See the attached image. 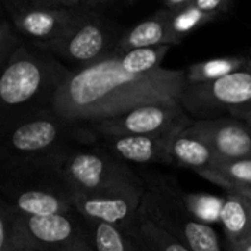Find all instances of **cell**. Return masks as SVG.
Instances as JSON below:
<instances>
[{"instance_id":"cell-19","label":"cell","mask_w":251,"mask_h":251,"mask_svg":"<svg viewBox=\"0 0 251 251\" xmlns=\"http://www.w3.org/2000/svg\"><path fill=\"white\" fill-rule=\"evenodd\" d=\"M171 156L175 166L193 169L196 174L212 166L218 159L215 151L200 138L182 131L174 141Z\"/></svg>"},{"instance_id":"cell-27","label":"cell","mask_w":251,"mask_h":251,"mask_svg":"<svg viewBox=\"0 0 251 251\" xmlns=\"http://www.w3.org/2000/svg\"><path fill=\"white\" fill-rule=\"evenodd\" d=\"M194 6L201 12L215 16L218 21L225 15L231 13L235 7L234 0H194Z\"/></svg>"},{"instance_id":"cell-14","label":"cell","mask_w":251,"mask_h":251,"mask_svg":"<svg viewBox=\"0 0 251 251\" xmlns=\"http://www.w3.org/2000/svg\"><path fill=\"white\" fill-rule=\"evenodd\" d=\"M146 187L140 190L119 191L110 194L74 197L75 210L85 219L107 224L124 232H128L141 206Z\"/></svg>"},{"instance_id":"cell-30","label":"cell","mask_w":251,"mask_h":251,"mask_svg":"<svg viewBox=\"0 0 251 251\" xmlns=\"http://www.w3.org/2000/svg\"><path fill=\"white\" fill-rule=\"evenodd\" d=\"M226 247H228V251H251V240H247L235 246H226Z\"/></svg>"},{"instance_id":"cell-32","label":"cell","mask_w":251,"mask_h":251,"mask_svg":"<svg viewBox=\"0 0 251 251\" xmlns=\"http://www.w3.org/2000/svg\"><path fill=\"white\" fill-rule=\"evenodd\" d=\"M249 56H250V57H251V50H250V53H249Z\"/></svg>"},{"instance_id":"cell-6","label":"cell","mask_w":251,"mask_h":251,"mask_svg":"<svg viewBox=\"0 0 251 251\" xmlns=\"http://www.w3.org/2000/svg\"><path fill=\"white\" fill-rule=\"evenodd\" d=\"M63 175L74 197L110 194L144 188L143 176L107 150L99 141L94 147L75 149L65 162Z\"/></svg>"},{"instance_id":"cell-29","label":"cell","mask_w":251,"mask_h":251,"mask_svg":"<svg viewBox=\"0 0 251 251\" xmlns=\"http://www.w3.org/2000/svg\"><path fill=\"white\" fill-rule=\"evenodd\" d=\"M229 116L243 121L244 124H247L251 128V103L250 104H247V106H243V107H238V109L232 110V112L229 113Z\"/></svg>"},{"instance_id":"cell-24","label":"cell","mask_w":251,"mask_h":251,"mask_svg":"<svg viewBox=\"0 0 251 251\" xmlns=\"http://www.w3.org/2000/svg\"><path fill=\"white\" fill-rule=\"evenodd\" d=\"M184 201L191 215L201 224H221L225 196H212L203 193H184Z\"/></svg>"},{"instance_id":"cell-23","label":"cell","mask_w":251,"mask_h":251,"mask_svg":"<svg viewBox=\"0 0 251 251\" xmlns=\"http://www.w3.org/2000/svg\"><path fill=\"white\" fill-rule=\"evenodd\" d=\"M0 251H31L16 210L4 200H0Z\"/></svg>"},{"instance_id":"cell-7","label":"cell","mask_w":251,"mask_h":251,"mask_svg":"<svg viewBox=\"0 0 251 251\" xmlns=\"http://www.w3.org/2000/svg\"><path fill=\"white\" fill-rule=\"evenodd\" d=\"M125 32L109 15H84L75 19L62 38L38 49L51 53L63 65H71V71H78L113 56Z\"/></svg>"},{"instance_id":"cell-21","label":"cell","mask_w":251,"mask_h":251,"mask_svg":"<svg viewBox=\"0 0 251 251\" xmlns=\"http://www.w3.org/2000/svg\"><path fill=\"white\" fill-rule=\"evenodd\" d=\"M172 47L175 46L134 49L122 53H115L113 59L122 71L134 75H144L160 69L162 62L165 60L166 54L171 51Z\"/></svg>"},{"instance_id":"cell-16","label":"cell","mask_w":251,"mask_h":251,"mask_svg":"<svg viewBox=\"0 0 251 251\" xmlns=\"http://www.w3.org/2000/svg\"><path fill=\"white\" fill-rule=\"evenodd\" d=\"M197 175L222 187L226 193L251 194V157L216 160L212 166L197 172Z\"/></svg>"},{"instance_id":"cell-11","label":"cell","mask_w":251,"mask_h":251,"mask_svg":"<svg viewBox=\"0 0 251 251\" xmlns=\"http://www.w3.org/2000/svg\"><path fill=\"white\" fill-rule=\"evenodd\" d=\"M3 7L19 34L35 47L62 38L78 18L69 10L49 6L44 0L6 1Z\"/></svg>"},{"instance_id":"cell-5","label":"cell","mask_w":251,"mask_h":251,"mask_svg":"<svg viewBox=\"0 0 251 251\" xmlns=\"http://www.w3.org/2000/svg\"><path fill=\"white\" fill-rule=\"evenodd\" d=\"M143 204L153 221L191 251H224L213 226L199 222L184 201L178 184L162 175L143 176Z\"/></svg>"},{"instance_id":"cell-25","label":"cell","mask_w":251,"mask_h":251,"mask_svg":"<svg viewBox=\"0 0 251 251\" xmlns=\"http://www.w3.org/2000/svg\"><path fill=\"white\" fill-rule=\"evenodd\" d=\"M218 19L215 16H210L204 12H201L200 9H197L193 3L191 7H188L187 10L178 13V15H172L171 19V28L172 32L175 35V38L182 43V40L188 35H191L193 32H196L197 29L216 22Z\"/></svg>"},{"instance_id":"cell-13","label":"cell","mask_w":251,"mask_h":251,"mask_svg":"<svg viewBox=\"0 0 251 251\" xmlns=\"http://www.w3.org/2000/svg\"><path fill=\"white\" fill-rule=\"evenodd\" d=\"M185 132L204 141L218 160L251 157V128L240 119L225 116L194 121Z\"/></svg>"},{"instance_id":"cell-12","label":"cell","mask_w":251,"mask_h":251,"mask_svg":"<svg viewBox=\"0 0 251 251\" xmlns=\"http://www.w3.org/2000/svg\"><path fill=\"white\" fill-rule=\"evenodd\" d=\"M187 128V125H181L169 131L149 135L101 137L99 138V144L126 165H174L171 156L172 144Z\"/></svg>"},{"instance_id":"cell-26","label":"cell","mask_w":251,"mask_h":251,"mask_svg":"<svg viewBox=\"0 0 251 251\" xmlns=\"http://www.w3.org/2000/svg\"><path fill=\"white\" fill-rule=\"evenodd\" d=\"M26 43V40L15 28L9 16L3 12L0 21V66L4 68L9 59Z\"/></svg>"},{"instance_id":"cell-3","label":"cell","mask_w":251,"mask_h":251,"mask_svg":"<svg viewBox=\"0 0 251 251\" xmlns=\"http://www.w3.org/2000/svg\"><path fill=\"white\" fill-rule=\"evenodd\" d=\"M97 141L88 125L72 124L54 109L44 110L0 128V168L69 154Z\"/></svg>"},{"instance_id":"cell-17","label":"cell","mask_w":251,"mask_h":251,"mask_svg":"<svg viewBox=\"0 0 251 251\" xmlns=\"http://www.w3.org/2000/svg\"><path fill=\"white\" fill-rule=\"evenodd\" d=\"M221 225L224 226L226 246L251 240V206L247 194L226 193Z\"/></svg>"},{"instance_id":"cell-31","label":"cell","mask_w":251,"mask_h":251,"mask_svg":"<svg viewBox=\"0 0 251 251\" xmlns=\"http://www.w3.org/2000/svg\"><path fill=\"white\" fill-rule=\"evenodd\" d=\"M249 196V199H250V206H251V194H247Z\"/></svg>"},{"instance_id":"cell-18","label":"cell","mask_w":251,"mask_h":251,"mask_svg":"<svg viewBox=\"0 0 251 251\" xmlns=\"http://www.w3.org/2000/svg\"><path fill=\"white\" fill-rule=\"evenodd\" d=\"M128 234H131L146 251H191L153 221L143 201Z\"/></svg>"},{"instance_id":"cell-4","label":"cell","mask_w":251,"mask_h":251,"mask_svg":"<svg viewBox=\"0 0 251 251\" xmlns=\"http://www.w3.org/2000/svg\"><path fill=\"white\" fill-rule=\"evenodd\" d=\"M69 154L0 168L1 200L22 216H50L75 210L74 193L63 175Z\"/></svg>"},{"instance_id":"cell-2","label":"cell","mask_w":251,"mask_h":251,"mask_svg":"<svg viewBox=\"0 0 251 251\" xmlns=\"http://www.w3.org/2000/svg\"><path fill=\"white\" fill-rule=\"evenodd\" d=\"M69 74L71 69L56 56L26 41L1 68L0 128L54 109V100Z\"/></svg>"},{"instance_id":"cell-1","label":"cell","mask_w":251,"mask_h":251,"mask_svg":"<svg viewBox=\"0 0 251 251\" xmlns=\"http://www.w3.org/2000/svg\"><path fill=\"white\" fill-rule=\"evenodd\" d=\"M185 69L160 68L144 75L122 71L113 56L71 71L54 100V112L72 124L90 125L147 103L181 101Z\"/></svg>"},{"instance_id":"cell-28","label":"cell","mask_w":251,"mask_h":251,"mask_svg":"<svg viewBox=\"0 0 251 251\" xmlns=\"http://www.w3.org/2000/svg\"><path fill=\"white\" fill-rule=\"evenodd\" d=\"M194 0H165L162 1V7H165L171 15H178L188 7H191Z\"/></svg>"},{"instance_id":"cell-8","label":"cell","mask_w":251,"mask_h":251,"mask_svg":"<svg viewBox=\"0 0 251 251\" xmlns=\"http://www.w3.org/2000/svg\"><path fill=\"white\" fill-rule=\"evenodd\" d=\"M251 103V63L221 79L187 85L181 104L194 121L229 116L238 107Z\"/></svg>"},{"instance_id":"cell-9","label":"cell","mask_w":251,"mask_h":251,"mask_svg":"<svg viewBox=\"0 0 251 251\" xmlns=\"http://www.w3.org/2000/svg\"><path fill=\"white\" fill-rule=\"evenodd\" d=\"M18 221L31 251H96L88 224L76 210L50 216L18 213Z\"/></svg>"},{"instance_id":"cell-22","label":"cell","mask_w":251,"mask_h":251,"mask_svg":"<svg viewBox=\"0 0 251 251\" xmlns=\"http://www.w3.org/2000/svg\"><path fill=\"white\" fill-rule=\"evenodd\" d=\"M93 235L96 251H146L128 232L101 222L85 221Z\"/></svg>"},{"instance_id":"cell-20","label":"cell","mask_w":251,"mask_h":251,"mask_svg":"<svg viewBox=\"0 0 251 251\" xmlns=\"http://www.w3.org/2000/svg\"><path fill=\"white\" fill-rule=\"evenodd\" d=\"M250 63V56H241V54L215 57V59H207L203 62L193 63L185 69L187 85H199V84H206L221 79L234 72H238L240 69L249 66Z\"/></svg>"},{"instance_id":"cell-10","label":"cell","mask_w":251,"mask_h":251,"mask_svg":"<svg viewBox=\"0 0 251 251\" xmlns=\"http://www.w3.org/2000/svg\"><path fill=\"white\" fill-rule=\"evenodd\" d=\"M194 119L185 112L181 101L147 103L134 107L122 115L90 124V129L99 137L149 135L181 125H193Z\"/></svg>"},{"instance_id":"cell-15","label":"cell","mask_w":251,"mask_h":251,"mask_svg":"<svg viewBox=\"0 0 251 251\" xmlns=\"http://www.w3.org/2000/svg\"><path fill=\"white\" fill-rule=\"evenodd\" d=\"M171 19L172 15L165 7L157 9L151 16L143 19L135 26L126 29L115 53H122L134 49H144V47L181 44L172 32Z\"/></svg>"}]
</instances>
